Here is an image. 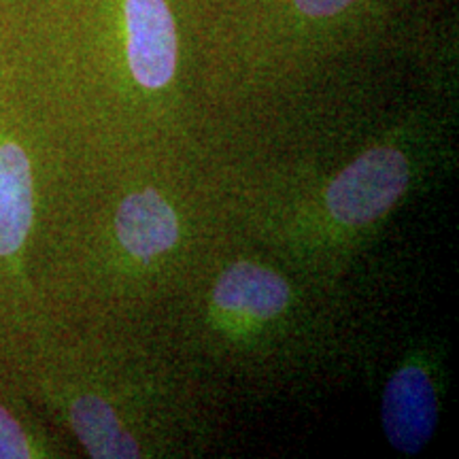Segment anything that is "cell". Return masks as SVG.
<instances>
[{
    "label": "cell",
    "mask_w": 459,
    "mask_h": 459,
    "mask_svg": "<svg viewBox=\"0 0 459 459\" xmlns=\"http://www.w3.org/2000/svg\"><path fill=\"white\" fill-rule=\"evenodd\" d=\"M32 455V443L26 429L4 406H0V459H26Z\"/></svg>",
    "instance_id": "obj_8"
},
{
    "label": "cell",
    "mask_w": 459,
    "mask_h": 459,
    "mask_svg": "<svg viewBox=\"0 0 459 459\" xmlns=\"http://www.w3.org/2000/svg\"><path fill=\"white\" fill-rule=\"evenodd\" d=\"M71 426L91 457L134 459L141 457L136 440L119 426L117 415L105 400L79 395L71 402Z\"/></svg>",
    "instance_id": "obj_7"
},
{
    "label": "cell",
    "mask_w": 459,
    "mask_h": 459,
    "mask_svg": "<svg viewBox=\"0 0 459 459\" xmlns=\"http://www.w3.org/2000/svg\"><path fill=\"white\" fill-rule=\"evenodd\" d=\"M381 419L395 451L412 455L429 443L436 428V394L426 370L406 366L389 378Z\"/></svg>",
    "instance_id": "obj_3"
},
{
    "label": "cell",
    "mask_w": 459,
    "mask_h": 459,
    "mask_svg": "<svg viewBox=\"0 0 459 459\" xmlns=\"http://www.w3.org/2000/svg\"><path fill=\"white\" fill-rule=\"evenodd\" d=\"M117 238L132 255L149 262L169 251L179 238V221L156 189L130 194L115 217Z\"/></svg>",
    "instance_id": "obj_4"
},
{
    "label": "cell",
    "mask_w": 459,
    "mask_h": 459,
    "mask_svg": "<svg viewBox=\"0 0 459 459\" xmlns=\"http://www.w3.org/2000/svg\"><path fill=\"white\" fill-rule=\"evenodd\" d=\"M130 71L143 88L162 90L177 71V28L166 0H124Z\"/></svg>",
    "instance_id": "obj_2"
},
{
    "label": "cell",
    "mask_w": 459,
    "mask_h": 459,
    "mask_svg": "<svg viewBox=\"0 0 459 459\" xmlns=\"http://www.w3.org/2000/svg\"><path fill=\"white\" fill-rule=\"evenodd\" d=\"M409 177L404 153L392 147L370 149L332 181L325 203L344 226H366L398 203Z\"/></svg>",
    "instance_id": "obj_1"
},
{
    "label": "cell",
    "mask_w": 459,
    "mask_h": 459,
    "mask_svg": "<svg viewBox=\"0 0 459 459\" xmlns=\"http://www.w3.org/2000/svg\"><path fill=\"white\" fill-rule=\"evenodd\" d=\"M355 0H294V7L307 17H332L342 13L344 9H349Z\"/></svg>",
    "instance_id": "obj_9"
},
{
    "label": "cell",
    "mask_w": 459,
    "mask_h": 459,
    "mask_svg": "<svg viewBox=\"0 0 459 459\" xmlns=\"http://www.w3.org/2000/svg\"><path fill=\"white\" fill-rule=\"evenodd\" d=\"M32 226V170L26 152L0 143V257L15 255Z\"/></svg>",
    "instance_id": "obj_5"
},
{
    "label": "cell",
    "mask_w": 459,
    "mask_h": 459,
    "mask_svg": "<svg viewBox=\"0 0 459 459\" xmlns=\"http://www.w3.org/2000/svg\"><path fill=\"white\" fill-rule=\"evenodd\" d=\"M213 298L223 311L274 317L290 302V287L268 268L255 264H237L217 281Z\"/></svg>",
    "instance_id": "obj_6"
}]
</instances>
